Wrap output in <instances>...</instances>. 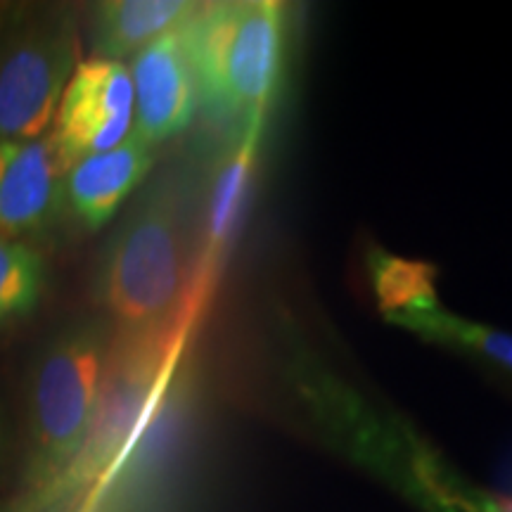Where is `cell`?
Masks as SVG:
<instances>
[{"label": "cell", "instance_id": "obj_1", "mask_svg": "<svg viewBox=\"0 0 512 512\" xmlns=\"http://www.w3.org/2000/svg\"><path fill=\"white\" fill-rule=\"evenodd\" d=\"M292 382L337 446L425 512H512V503L465 482L399 415L373 406L328 368L299 356Z\"/></svg>", "mask_w": 512, "mask_h": 512}, {"label": "cell", "instance_id": "obj_2", "mask_svg": "<svg viewBox=\"0 0 512 512\" xmlns=\"http://www.w3.org/2000/svg\"><path fill=\"white\" fill-rule=\"evenodd\" d=\"M202 304L204 299H195L183 313L162 325L112 332L91 430L67 475L55 486L48 510L83 496L93 498L117 475L169 389Z\"/></svg>", "mask_w": 512, "mask_h": 512}, {"label": "cell", "instance_id": "obj_3", "mask_svg": "<svg viewBox=\"0 0 512 512\" xmlns=\"http://www.w3.org/2000/svg\"><path fill=\"white\" fill-rule=\"evenodd\" d=\"M207 294L190 264L185 192L174 178H164L112 235L102 254L98 299L117 330H140L174 320Z\"/></svg>", "mask_w": 512, "mask_h": 512}, {"label": "cell", "instance_id": "obj_4", "mask_svg": "<svg viewBox=\"0 0 512 512\" xmlns=\"http://www.w3.org/2000/svg\"><path fill=\"white\" fill-rule=\"evenodd\" d=\"M200 100L238 124L266 119L285 69L287 8L275 0L200 3L183 24Z\"/></svg>", "mask_w": 512, "mask_h": 512}, {"label": "cell", "instance_id": "obj_5", "mask_svg": "<svg viewBox=\"0 0 512 512\" xmlns=\"http://www.w3.org/2000/svg\"><path fill=\"white\" fill-rule=\"evenodd\" d=\"M112 332L102 320L64 330L38 356L29 394V460L22 498L46 512L91 430Z\"/></svg>", "mask_w": 512, "mask_h": 512}, {"label": "cell", "instance_id": "obj_6", "mask_svg": "<svg viewBox=\"0 0 512 512\" xmlns=\"http://www.w3.org/2000/svg\"><path fill=\"white\" fill-rule=\"evenodd\" d=\"M79 36L64 17L31 15L0 43V140H34L55 124L79 67Z\"/></svg>", "mask_w": 512, "mask_h": 512}, {"label": "cell", "instance_id": "obj_7", "mask_svg": "<svg viewBox=\"0 0 512 512\" xmlns=\"http://www.w3.org/2000/svg\"><path fill=\"white\" fill-rule=\"evenodd\" d=\"M370 280H373L382 316L389 323L415 332V335L446 344L489 363L512 375V335L510 332L475 323L439 304L437 273L420 261L373 249L368 256Z\"/></svg>", "mask_w": 512, "mask_h": 512}, {"label": "cell", "instance_id": "obj_8", "mask_svg": "<svg viewBox=\"0 0 512 512\" xmlns=\"http://www.w3.org/2000/svg\"><path fill=\"white\" fill-rule=\"evenodd\" d=\"M136 95L124 62L83 60L64 88L50 128L64 164L100 155L124 143L133 131Z\"/></svg>", "mask_w": 512, "mask_h": 512}, {"label": "cell", "instance_id": "obj_9", "mask_svg": "<svg viewBox=\"0 0 512 512\" xmlns=\"http://www.w3.org/2000/svg\"><path fill=\"white\" fill-rule=\"evenodd\" d=\"M131 79L136 95L133 133L140 140L157 147L190 126L200 91L183 27L140 50L133 57Z\"/></svg>", "mask_w": 512, "mask_h": 512}, {"label": "cell", "instance_id": "obj_10", "mask_svg": "<svg viewBox=\"0 0 512 512\" xmlns=\"http://www.w3.org/2000/svg\"><path fill=\"white\" fill-rule=\"evenodd\" d=\"M64 164L53 131L34 140H0V233L8 238L43 233L60 216Z\"/></svg>", "mask_w": 512, "mask_h": 512}, {"label": "cell", "instance_id": "obj_11", "mask_svg": "<svg viewBox=\"0 0 512 512\" xmlns=\"http://www.w3.org/2000/svg\"><path fill=\"white\" fill-rule=\"evenodd\" d=\"M155 164V147L131 131L124 143L69 166L64 178V202L88 230L112 221L121 202L143 183Z\"/></svg>", "mask_w": 512, "mask_h": 512}, {"label": "cell", "instance_id": "obj_12", "mask_svg": "<svg viewBox=\"0 0 512 512\" xmlns=\"http://www.w3.org/2000/svg\"><path fill=\"white\" fill-rule=\"evenodd\" d=\"M264 121L266 119H252L247 124L238 126V138L233 140L226 157L221 159L214 183H211L204 254L195 271V278L207 285L214 278V268L219 264L223 249L228 247L230 238H233L242 207H245V197L249 192V183H252Z\"/></svg>", "mask_w": 512, "mask_h": 512}, {"label": "cell", "instance_id": "obj_13", "mask_svg": "<svg viewBox=\"0 0 512 512\" xmlns=\"http://www.w3.org/2000/svg\"><path fill=\"white\" fill-rule=\"evenodd\" d=\"M200 10L190 0H107L93 10V57L121 62L159 36L183 27Z\"/></svg>", "mask_w": 512, "mask_h": 512}, {"label": "cell", "instance_id": "obj_14", "mask_svg": "<svg viewBox=\"0 0 512 512\" xmlns=\"http://www.w3.org/2000/svg\"><path fill=\"white\" fill-rule=\"evenodd\" d=\"M46 285L41 254L24 240L0 233V325L34 309Z\"/></svg>", "mask_w": 512, "mask_h": 512}, {"label": "cell", "instance_id": "obj_15", "mask_svg": "<svg viewBox=\"0 0 512 512\" xmlns=\"http://www.w3.org/2000/svg\"><path fill=\"white\" fill-rule=\"evenodd\" d=\"M0 512H31L29 505L24 503V498L19 496L15 501H8V503H0Z\"/></svg>", "mask_w": 512, "mask_h": 512}]
</instances>
